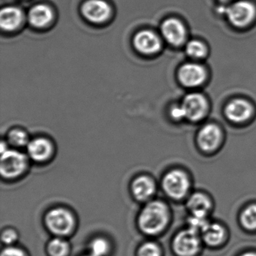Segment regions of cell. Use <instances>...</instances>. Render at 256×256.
Listing matches in <instances>:
<instances>
[{
	"label": "cell",
	"mask_w": 256,
	"mask_h": 256,
	"mask_svg": "<svg viewBox=\"0 0 256 256\" xmlns=\"http://www.w3.org/2000/svg\"><path fill=\"white\" fill-rule=\"evenodd\" d=\"M170 214L167 205L162 202L148 204L139 217V226L145 233L156 234L164 230L168 224Z\"/></svg>",
	"instance_id": "1"
},
{
	"label": "cell",
	"mask_w": 256,
	"mask_h": 256,
	"mask_svg": "<svg viewBox=\"0 0 256 256\" xmlns=\"http://www.w3.org/2000/svg\"><path fill=\"white\" fill-rule=\"evenodd\" d=\"M162 186L169 197L180 200L190 194L191 180L186 172L175 169L164 175Z\"/></svg>",
	"instance_id": "2"
},
{
	"label": "cell",
	"mask_w": 256,
	"mask_h": 256,
	"mask_svg": "<svg viewBox=\"0 0 256 256\" xmlns=\"http://www.w3.org/2000/svg\"><path fill=\"white\" fill-rule=\"evenodd\" d=\"M202 242L200 234L188 227L176 234L173 250L178 256H196L202 250Z\"/></svg>",
	"instance_id": "3"
},
{
	"label": "cell",
	"mask_w": 256,
	"mask_h": 256,
	"mask_svg": "<svg viewBox=\"0 0 256 256\" xmlns=\"http://www.w3.org/2000/svg\"><path fill=\"white\" fill-rule=\"evenodd\" d=\"M224 12L234 26L244 28L252 23L256 16V8L248 1H238L226 8Z\"/></svg>",
	"instance_id": "4"
},
{
	"label": "cell",
	"mask_w": 256,
	"mask_h": 256,
	"mask_svg": "<svg viewBox=\"0 0 256 256\" xmlns=\"http://www.w3.org/2000/svg\"><path fill=\"white\" fill-rule=\"evenodd\" d=\"M26 158L22 152L16 150H6L2 152L0 162V170L2 176L16 178L24 170Z\"/></svg>",
	"instance_id": "5"
},
{
	"label": "cell",
	"mask_w": 256,
	"mask_h": 256,
	"mask_svg": "<svg viewBox=\"0 0 256 256\" xmlns=\"http://www.w3.org/2000/svg\"><path fill=\"white\" fill-rule=\"evenodd\" d=\"M181 106L184 108L186 118L193 122L203 119L208 113V101L200 94H190L186 96Z\"/></svg>",
	"instance_id": "6"
},
{
	"label": "cell",
	"mask_w": 256,
	"mask_h": 256,
	"mask_svg": "<svg viewBox=\"0 0 256 256\" xmlns=\"http://www.w3.org/2000/svg\"><path fill=\"white\" fill-rule=\"evenodd\" d=\"M48 227L53 233L64 235L70 233L73 228L74 220L72 214L64 208L52 210L46 216Z\"/></svg>",
	"instance_id": "7"
},
{
	"label": "cell",
	"mask_w": 256,
	"mask_h": 256,
	"mask_svg": "<svg viewBox=\"0 0 256 256\" xmlns=\"http://www.w3.org/2000/svg\"><path fill=\"white\" fill-rule=\"evenodd\" d=\"M206 70L200 64L193 62L184 64L178 71L180 82L186 88L200 86L206 80Z\"/></svg>",
	"instance_id": "8"
},
{
	"label": "cell",
	"mask_w": 256,
	"mask_h": 256,
	"mask_svg": "<svg viewBox=\"0 0 256 256\" xmlns=\"http://www.w3.org/2000/svg\"><path fill=\"white\" fill-rule=\"evenodd\" d=\"M82 12L86 20L101 24L110 18L112 8L104 0H88L82 6Z\"/></svg>",
	"instance_id": "9"
},
{
	"label": "cell",
	"mask_w": 256,
	"mask_h": 256,
	"mask_svg": "<svg viewBox=\"0 0 256 256\" xmlns=\"http://www.w3.org/2000/svg\"><path fill=\"white\" fill-rule=\"evenodd\" d=\"M222 139L221 130L215 124H206L199 131L198 144L205 152H212L220 146Z\"/></svg>",
	"instance_id": "10"
},
{
	"label": "cell",
	"mask_w": 256,
	"mask_h": 256,
	"mask_svg": "<svg viewBox=\"0 0 256 256\" xmlns=\"http://www.w3.org/2000/svg\"><path fill=\"white\" fill-rule=\"evenodd\" d=\"M224 114L230 122L242 124L251 118L253 107L247 100L235 98L228 103L224 108Z\"/></svg>",
	"instance_id": "11"
},
{
	"label": "cell",
	"mask_w": 256,
	"mask_h": 256,
	"mask_svg": "<svg viewBox=\"0 0 256 256\" xmlns=\"http://www.w3.org/2000/svg\"><path fill=\"white\" fill-rule=\"evenodd\" d=\"M161 30L164 40L172 46H181L186 40V26L178 19L169 18L164 20L162 25Z\"/></svg>",
	"instance_id": "12"
},
{
	"label": "cell",
	"mask_w": 256,
	"mask_h": 256,
	"mask_svg": "<svg viewBox=\"0 0 256 256\" xmlns=\"http://www.w3.org/2000/svg\"><path fill=\"white\" fill-rule=\"evenodd\" d=\"M133 43L138 52L146 55L154 54L162 48L160 37L149 30L140 31L136 34Z\"/></svg>",
	"instance_id": "13"
},
{
	"label": "cell",
	"mask_w": 256,
	"mask_h": 256,
	"mask_svg": "<svg viewBox=\"0 0 256 256\" xmlns=\"http://www.w3.org/2000/svg\"><path fill=\"white\" fill-rule=\"evenodd\" d=\"M186 206L191 215L209 217L212 209V202L208 194L196 192L188 196Z\"/></svg>",
	"instance_id": "14"
},
{
	"label": "cell",
	"mask_w": 256,
	"mask_h": 256,
	"mask_svg": "<svg viewBox=\"0 0 256 256\" xmlns=\"http://www.w3.org/2000/svg\"><path fill=\"white\" fill-rule=\"evenodd\" d=\"M202 240L206 245L211 247L222 245L227 236L226 228L218 222H210L200 233Z\"/></svg>",
	"instance_id": "15"
},
{
	"label": "cell",
	"mask_w": 256,
	"mask_h": 256,
	"mask_svg": "<svg viewBox=\"0 0 256 256\" xmlns=\"http://www.w3.org/2000/svg\"><path fill=\"white\" fill-rule=\"evenodd\" d=\"M23 13L16 7H6L0 13V26L6 31L16 30L23 22Z\"/></svg>",
	"instance_id": "16"
},
{
	"label": "cell",
	"mask_w": 256,
	"mask_h": 256,
	"mask_svg": "<svg viewBox=\"0 0 256 256\" xmlns=\"http://www.w3.org/2000/svg\"><path fill=\"white\" fill-rule=\"evenodd\" d=\"M28 18L32 26L37 28H44L53 20V11L48 6L40 4L31 8Z\"/></svg>",
	"instance_id": "17"
},
{
	"label": "cell",
	"mask_w": 256,
	"mask_h": 256,
	"mask_svg": "<svg viewBox=\"0 0 256 256\" xmlns=\"http://www.w3.org/2000/svg\"><path fill=\"white\" fill-rule=\"evenodd\" d=\"M28 150L34 160L44 161L52 154V144L44 138L34 139L28 144Z\"/></svg>",
	"instance_id": "18"
},
{
	"label": "cell",
	"mask_w": 256,
	"mask_h": 256,
	"mask_svg": "<svg viewBox=\"0 0 256 256\" xmlns=\"http://www.w3.org/2000/svg\"><path fill=\"white\" fill-rule=\"evenodd\" d=\"M155 191L154 181L148 176H140L134 180L132 184V192L139 200H145L152 196Z\"/></svg>",
	"instance_id": "19"
},
{
	"label": "cell",
	"mask_w": 256,
	"mask_h": 256,
	"mask_svg": "<svg viewBox=\"0 0 256 256\" xmlns=\"http://www.w3.org/2000/svg\"><path fill=\"white\" fill-rule=\"evenodd\" d=\"M240 223L248 232L256 230V204H250L240 214Z\"/></svg>",
	"instance_id": "20"
},
{
	"label": "cell",
	"mask_w": 256,
	"mask_h": 256,
	"mask_svg": "<svg viewBox=\"0 0 256 256\" xmlns=\"http://www.w3.org/2000/svg\"><path fill=\"white\" fill-rule=\"evenodd\" d=\"M187 55L193 59H202L206 56L208 49L206 46L198 40H192L186 46Z\"/></svg>",
	"instance_id": "21"
},
{
	"label": "cell",
	"mask_w": 256,
	"mask_h": 256,
	"mask_svg": "<svg viewBox=\"0 0 256 256\" xmlns=\"http://www.w3.org/2000/svg\"><path fill=\"white\" fill-rule=\"evenodd\" d=\"M48 252L52 256H65L68 252V244L59 238L52 240L48 245Z\"/></svg>",
	"instance_id": "22"
},
{
	"label": "cell",
	"mask_w": 256,
	"mask_h": 256,
	"mask_svg": "<svg viewBox=\"0 0 256 256\" xmlns=\"http://www.w3.org/2000/svg\"><path fill=\"white\" fill-rule=\"evenodd\" d=\"M8 140L16 146H22L29 144L28 136L25 132L20 130H14L8 134Z\"/></svg>",
	"instance_id": "23"
},
{
	"label": "cell",
	"mask_w": 256,
	"mask_h": 256,
	"mask_svg": "<svg viewBox=\"0 0 256 256\" xmlns=\"http://www.w3.org/2000/svg\"><path fill=\"white\" fill-rule=\"evenodd\" d=\"M90 250L94 256H104L108 250V244L106 240L97 238L91 242Z\"/></svg>",
	"instance_id": "24"
},
{
	"label": "cell",
	"mask_w": 256,
	"mask_h": 256,
	"mask_svg": "<svg viewBox=\"0 0 256 256\" xmlns=\"http://www.w3.org/2000/svg\"><path fill=\"white\" fill-rule=\"evenodd\" d=\"M161 250L154 242H146L139 248L138 256H161Z\"/></svg>",
	"instance_id": "25"
},
{
	"label": "cell",
	"mask_w": 256,
	"mask_h": 256,
	"mask_svg": "<svg viewBox=\"0 0 256 256\" xmlns=\"http://www.w3.org/2000/svg\"><path fill=\"white\" fill-rule=\"evenodd\" d=\"M1 256H26V254L20 248L8 247L2 251Z\"/></svg>",
	"instance_id": "26"
},
{
	"label": "cell",
	"mask_w": 256,
	"mask_h": 256,
	"mask_svg": "<svg viewBox=\"0 0 256 256\" xmlns=\"http://www.w3.org/2000/svg\"><path fill=\"white\" fill-rule=\"evenodd\" d=\"M2 241L6 244H11L17 239V234L13 230H6L2 235Z\"/></svg>",
	"instance_id": "27"
},
{
	"label": "cell",
	"mask_w": 256,
	"mask_h": 256,
	"mask_svg": "<svg viewBox=\"0 0 256 256\" xmlns=\"http://www.w3.org/2000/svg\"><path fill=\"white\" fill-rule=\"evenodd\" d=\"M170 115H172V118L174 120H182L184 118H186L185 113H184V108H182V106H175V107H173L170 110Z\"/></svg>",
	"instance_id": "28"
},
{
	"label": "cell",
	"mask_w": 256,
	"mask_h": 256,
	"mask_svg": "<svg viewBox=\"0 0 256 256\" xmlns=\"http://www.w3.org/2000/svg\"><path fill=\"white\" fill-rule=\"evenodd\" d=\"M256 256V252L254 251H248L242 253L240 256Z\"/></svg>",
	"instance_id": "29"
},
{
	"label": "cell",
	"mask_w": 256,
	"mask_h": 256,
	"mask_svg": "<svg viewBox=\"0 0 256 256\" xmlns=\"http://www.w3.org/2000/svg\"><path fill=\"white\" fill-rule=\"evenodd\" d=\"M222 2H226V1H228V0H220Z\"/></svg>",
	"instance_id": "30"
},
{
	"label": "cell",
	"mask_w": 256,
	"mask_h": 256,
	"mask_svg": "<svg viewBox=\"0 0 256 256\" xmlns=\"http://www.w3.org/2000/svg\"><path fill=\"white\" fill-rule=\"evenodd\" d=\"M94 256L92 254H90V256Z\"/></svg>",
	"instance_id": "31"
}]
</instances>
